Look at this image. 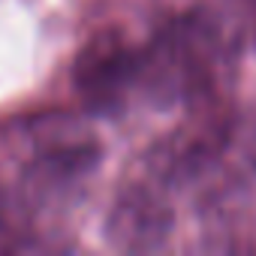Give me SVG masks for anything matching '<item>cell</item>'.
Wrapping results in <instances>:
<instances>
[{
	"label": "cell",
	"mask_w": 256,
	"mask_h": 256,
	"mask_svg": "<svg viewBox=\"0 0 256 256\" xmlns=\"http://www.w3.org/2000/svg\"><path fill=\"white\" fill-rule=\"evenodd\" d=\"M142 58L124 42L120 34L102 30L90 36L72 60L76 90L96 108H112L124 90L139 78Z\"/></svg>",
	"instance_id": "cell-1"
},
{
	"label": "cell",
	"mask_w": 256,
	"mask_h": 256,
	"mask_svg": "<svg viewBox=\"0 0 256 256\" xmlns=\"http://www.w3.org/2000/svg\"><path fill=\"white\" fill-rule=\"evenodd\" d=\"M172 226H175V214L172 205L163 199V193L136 184L126 187L114 199L106 217V238L118 250L148 253V250H160L169 241Z\"/></svg>",
	"instance_id": "cell-2"
}]
</instances>
